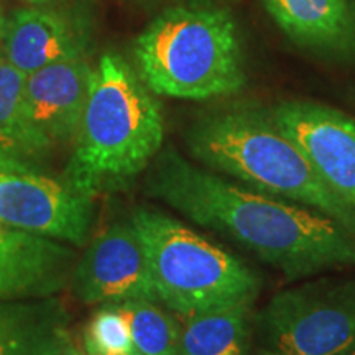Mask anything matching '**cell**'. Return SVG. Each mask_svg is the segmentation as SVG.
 <instances>
[{"instance_id": "cell-1", "label": "cell", "mask_w": 355, "mask_h": 355, "mask_svg": "<svg viewBox=\"0 0 355 355\" xmlns=\"http://www.w3.org/2000/svg\"><path fill=\"white\" fill-rule=\"evenodd\" d=\"M146 188L194 224L227 235L290 279L355 265V234L329 216L225 180L173 150L155 159Z\"/></svg>"}, {"instance_id": "cell-2", "label": "cell", "mask_w": 355, "mask_h": 355, "mask_svg": "<svg viewBox=\"0 0 355 355\" xmlns=\"http://www.w3.org/2000/svg\"><path fill=\"white\" fill-rule=\"evenodd\" d=\"M163 139L162 104L122 56L105 53L92 69L66 184L91 199L122 188L157 158Z\"/></svg>"}, {"instance_id": "cell-3", "label": "cell", "mask_w": 355, "mask_h": 355, "mask_svg": "<svg viewBox=\"0 0 355 355\" xmlns=\"http://www.w3.org/2000/svg\"><path fill=\"white\" fill-rule=\"evenodd\" d=\"M191 155L248 188L329 216L355 234V209L321 180L272 112L237 104L209 114L189 132Z\"/></svg>"}, {"instance_id": "cell-4", "label": "cell", "mask_w": 355, "mask_h": 355, "mask_svg": "<svg viewBox=\"0 0 355 355\" xmlns=\"http://www.w3.org/2000/svg\"><path fill=\"white\" fill-rule=\"evenodd\" d=\"M137 73L155 96L206 101L245 86L237 25L224 8H168L133 43Z\"/></svg>"}, {"instance_id": "cell-5", "label": "cell", "mask_w": 355, "mask_h": 355, "mask_svg": "<svg viewBox=\"0 0 355 355\" xmlns=\"http://www.w3.org/2000/svg\"><path fill=\"white\" fill-rule=\"evenodd\" d=\"M130 222L144 243L158 301L178 318L254 303L260 279L242 260L162 211L139 207Z\"/></svg>"}, {"instance_id": "cell-6", "label": "cell", "mask_w": 355, "mask_h": 355, "mask_svg": "<svg viewBox=\"0 0 355 355\" xmlns=\"http://www.w3.org/2000/svg\"><path fill=\"white\" fill-rule=\"evenodd\" d=\"M255 326L259 355H340L355 343V278L277 293Z\"/></svg>"}, {"instance_id": "cell-7", "label": "cell", "mask_w": 355, "mask_h": 355, "mask_svg": "<svg viewBox=\"0 0 355 355\" xmlns=\"http://www.w3.org/2000/svg\"><path fill=\"white\" fill-rule=\"evenodd\" d=\"M94 222V202L40 173L0 175V224L84 245Z\"/></svg>"}, {"instance_id": "cell-8", "label": "cell", "mask_w": 355, "mask_h": 355, "mask_svg": "<svg viewBox=\"0 0 355 355\" xmlns=\"http://www.w3.org/2000/svg\"><path fill=\"white\" fill-rule=\"evenodd\" d=\"M71 279L73 293L86 304L158 301L144 243L132 222H117L96 235Z\"/></svg>"}, {"instance_id": "cell-9", "label": "cell", "mask_w": 355, "mask_h": 355, "mask_svg": "<svg viewBox=\"0 0 355 355\" xmlns=\"http://www.w3.org/2000/svg\"><path fill=\"white\" fill-rule=\"evenodd\" d=\"M272 114L324 183L355 209V119L309 101L283 102Z\"/></svg>"}, {"instance_id": "cell-10", "label": "cell", "mask_w": 355, "mask_h": 355, "mask_svg": "<svg viewBox=\"0 0 355 355\" xmlns=\"http://www.w3.org/2000/svg\"><path fill=\"white\" fill-rule=\"evenodd\" d=\"M92 69L87 56L60 61L26 74L28 117L44 140L73 144L87 101Z\"/></svg>"}, {"instance_id": "cell-11", "label": "cell", "mask_w": 355, "mask_h": 355, "mask_svg": "<svg viewBox=\"0 0 355 355\" xmlns=\"http://www.w3.org/2000/svg\"><path fill=\"white\" fill-rule=\"evenodd\" d=\"M74 252L56 239L0 224V300L44 298L73 273Z\"/></svg>"}, {"instance_id": "cell-12", "label": "cell", "mask_w": 355, "mask_h": 355, "mask_svg": "<svg viewBox=\"0 0 355 355\" xmlns=\"http://www.w3.org/2000/svg\"><path fill=\"white\" fill-rule=\"evenodd\" d=\"M2 53L21 73L87 56V37L64 13L42 7H24L7 19Z\"/></svg>"}, {"instance_id": "cell-13", "label": "cell", "mask_w": 355, "mask_h": 355, "mask_svg": "<svg viewBox=\"0 0 355 355\" xmlns=\"http://www.w3.org/2000/svg\"><path fill=\"white\" fill-rule=\"evenodd\" d=\"M283 33L319 51L355 48V8L350 0H261Z\"/></svg>"}, {"instance_id": "cell-14", "label": "cell", "mask_w": 355, "mask_h": 355, "mask_svg": "<svg viewBox=\"0 0 355 355\" xmlns=\"http://www.w3.org/2000/svg\"><path fill=\"white\" fill-rule=\"evenodd\" d=\"M68 343L60 304H0V355H61Z\"/></svg>"}, {"instance_id": "cell-15", "label": "cell", "mask_w": 355, "mask_h": 355, "mask_svg": "<svg viewBox=\"0 0 355 355\" xmlns=\"http://www.w3.org/2000/svg\"><path fill=\"white\" fill-rule=\"evenodd\" d=\"M252 304L242 301L184 319L180 355L250 354Z\"/></svg>"}, {"instance_id": "cell-16", "label": "cell", "mask_w": 355, "mask_h": 355, "mask_svg": "<svg viewBox=\"0 0 355 355\" xmlns=\"http://www.w3.org/2000/svg\"><path fill=\"white\" fill-rule=\"evenodd\" d=\"M25 78L0 51V145L28 159L40 157L51 146L28 117Z\"/></svg>"}, {"instance_id": "cell-17", "label": "cell", "mask_w": 355, "mask_h": 355, "mask_svg": "<svg viewBox=\"0 0 355 355\" xmlns=\"http://www.w3.org/2000/svg\"><path fill=\"white\" fill-rule=\"evenodd\" d=\"M114 306L125 316L140 355H180L181 326L158 301L130 300Z\"/></svg>"}, {"instance_id": "cell-18", "label": "cell", "mask_w": 355, "mask_h": 355, "mask_svg": "<svg viewBox=\"0 0 355 355\" xmlns=\"http://www.w3.org/2000/svg\"><path fill=\"white\" fill-rule=\"evenodd\" d=\"M84 350L101 354H137L130 326L122 311L105 304L84 329Z\"/></svg>"}, {"instance_id": "cell-19", "label": "cell", "mask_w": 355, "mask_h": 355, "mask_svg": "<svg viewBox=\"0 0 355 355\" xmlns=\"http://www.w3.org/2000/svg\"><path fill=\"white\" fill-rule=\"evenodd\" d=\"M6 173H38L33 163H30L28 159L8 152L7 148H3L0 145V175H6Z\"/></svg>"}, {"instance_id": "cell-20", "label": "cell", "mask_w": 355, "mask_h": 355, "mask_svg": "<svg viewBox=\"0 0 355 355\" xmlns=\"http://www.w3.org/2000/svg\"><path fill=\"white\" fill-rule=\"evenodd\" d=\"M61 355H87L86 354V350H83V349H79L76 344H73L69 340L68 344H66V347H64V350H63V354Z\"/></svg>"}, {"instance_id": "cell-21", "label": "cell", "mask_w": 355, "mask_h": 355, "mask_svg": "<svg viewBox=\"0 0 355 355\" xmlns=\"http://www.w3.org/2000/svg\"><path fill=\"white\" fill-rule=\"evenodd\" d=\"M6 26H7V17L3 15L2 10H0V43L3 40V33H6Z\"/></svg>"}, {"instance_id": "cell-22", "label": "cell", "mask_w": 355, "mask_h": 355, "mask_svg": "<svg viewBox=\"0 0 355 355\" xmlns=\"http://www.w3.org/2000/svg\"><path fill=\"white\" fill-rule=\"evenodd\" d=\"M26 2H30L32 6H44V3L51 2V0H26Z\"/></svg>"}, {"instance_id": "cell-23", "label": "cell", "mask_w": 355, "mask_h": 355, "mask_svg": "<svg viewBox=\"0 0 355 355\" xmlns=\"http://www.w3.org/2000/svg\"><path fill=\"white\" fill-rule=\"evenodd\" d=\"M87 355H140L139 352L137 354H101V352H86Z\"/></svg>"}, {"instance_id": "cell-24", "label": "cell", "mask_w": 355, "mask_h": 355, "mask_svg": "<svg viewBox=\"0 0 355 355\" xmlns=\"http://www.w3.org/2000/svg\"><path fill=\"white\" fill-rule=\"evenodd\" d=\"M340 355H355V343L350 345V347L345 350V352H343Z\"/></svg>"}]
</instances>
